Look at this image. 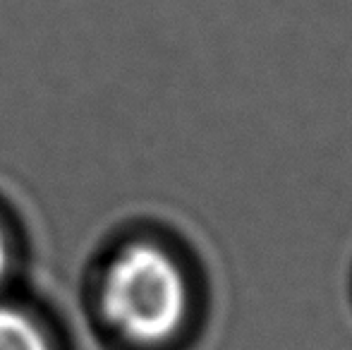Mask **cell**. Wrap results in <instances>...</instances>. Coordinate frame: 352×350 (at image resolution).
I'll use <instances>...</instances> for the list:
<instances>
[{
  "mask_svg": "<svg viewBox=\"0 0 352 350\" xmlns=\"http://www.w3.org/2000/svg\"><path fill=\"white\" fill-rule=\"evenodd\" d=\"M190 290L180 264L158 245L125 248L106 274L103 312L116 331L140 346H163L182 331Z\"/></svg>",
  "mask_w": 352,
  "mask_h": 350,
  "instance_id": "obj_1",
  "label": "cell"
},
{
  "mask_svg": "<svg viewBox=\"0 0 352 350\" xmlns=\"http://www.w3.org/2000/svg\"><path fill=\"white\" fill-rule=\"evenodd\" d=\"M0 350H51L46 333L17 307L0 305Z\"/></svg>",
  "mask_w": 352,
  "mask_h": 350,
  "instance_id": "obj_2",
  "label": "cell"
},
{
  "mask_svg": "<svg viewBox=\"0 0 352 350\" xmlns=\"http://www.w3.org/2000/svg\"><path fill=\"white\" fill-rule=\"evenodd\" d=\"M8 266H10V248H8V240H5L3 230H0V281L8 276Z\"/></svg>",
  "mask_w": 352,
  "mask_h": 350,
  "instance_id": "obj_3",
  "label": "cell"
}]
</instances>
